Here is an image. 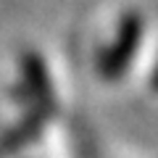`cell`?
<instances>
[{"instance_id": "cell-1", "label": "cell", "mask_w": 158, "mask_h": 158, "mask_svg": "<svg viewBox=\"0 0 158 158\" xmlns=\"http://www.w3.org/2000/svg\"><path fill=\"white\" fill-rule=\"evenodd\" d=\"M140 32H142V21L140 16H127L124 24H121V34H118V45L113 48L111 56H106V63H103V69H106V74H118L121 69L127 66V58H129V53L135 50L137 40H140Z\"/></svg>"}]
</instances>
